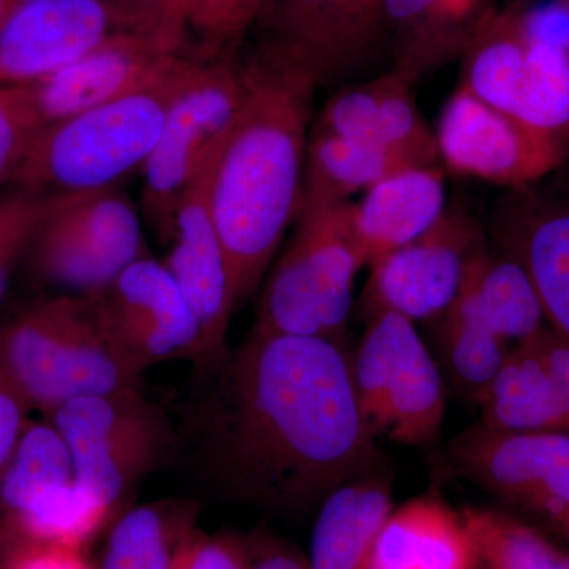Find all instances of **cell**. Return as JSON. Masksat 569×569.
<instances>
[{"mask_svg": "<svg viewBox=\"0 0 569 569\" xmlns=\"http://www.w3.org/2000/svg\"><path fill=\"white\" fill-rule=\"evenodd\" d=\"M415 78L395 69L355 88L343 89L321 110L316 129L402 153L419 164H436V132L415 100Z\"/></svg>", "mask_w": 569, "mask_h": 569, "instance_id": "20", "label": "cell"}, {"mask_svg": "<svg viewBox=\"0 0 569 569\" xmlns=\"http://www.w3.org/2000/svg\"><path fill=\"white\" fill-rule=\"evenodd\" d=\"M74 481L69 447L50 419L31 421L0 475V519L32 503L36 498Z\"/></svg>", "mask_w": 569, "mask_h": 569, "instance_id": "30", "label": "cell"}, {"mask_svg": "<svg viewBox=\"0 0 569 569\" xmlns=\"http://www.w3.org/2000/svg\"><path fill=\"white\" fill-rule=\"evenodd\" d=\"M119 32L133 33L182 50L189 0H103Z\"/></svg>", "mask_w": 569, "mask_h": 569, "instance_id": "34", "label": "cell"}, {"mask_svg": "<svg viewBox=\"0 0 569 569\" xmlns=\"http://www.w3.org/2000/svg\"><path fill=\"white\" fill-rule=\"evenodd\" d=\"M249 541L252 553L250 569H310L307 556L283 539L253 533Z\"/></svg>", "mask_w": 569, "mask_h": 569, "instance_id": "41", "label": "cell"}, {"mask_svg": "<svg viewBox=\"0 0 569 569\" xmlns=\"http://www.w3.org/2000/svg\"><path fill=\"white\" fill-rule=\"evenodd\" d=\"M244 66V103L217 149L209 183L236 309L260 287L295 222L318 89L261 44Z\"/></svg>", "mask_w": 569, "mask_h": 569, "instance_id": "2", "label": "cell"}, {"mask_svg": "<svg viewBox=\"0 0 569 569\" xmlns=\"http://www.w3.org/2000/svg\"><path fill=\"white\" fill-rule=\"evenodd\" d=\"M458 473L559 529L569 518V432L470 427L449 445Z\"/></svg>", "mask_w": 569, "mask_h": 569, "instance_id": "14", "label": "cell"}, {"mask_svg": "<svg viewBox=\"0 0 569 569\" xmlns=\"http://www.w3.org/2000/svg\"><path fill=\"white\" fill-rule=\"evenodd\" d=\"M216 153L183 194L176 212L171 249L163 261L203 332L204 355L198 365L227 350L228 328L236 310L227 257L209 206Z\"/></svg>", "mask_w": 569, "mask_h": 569, "instance_id": "18", "label": "cell"}, {"mask_svg": "<svg viewBox=\"0 0 569 569\" xmlns=\"http://www.w3.org/2000/svg\"><path fill=\"white\" fill-rule=\"evenodd\" d=\"M447 211L443 171L437 163L403 168L381 179L353 204L356 238L366 263L415 241Z\"/></svg>", "mask_w": 569, "mask_h": 569, "instance_id": "21", "label": "cell"}, {"mask_svg": "<svg viewBox=\"0 0 569 569\" xmlns=\"http://www.w3.org/2000/svg\"><path fill=\"white\" fill-rule=\"evenodd\" d=\"M192 56L159 41L118 32L50 77L29 82L43 126L126 99L170 80Z\"/></svg>", "mask_w": 569, "mask_h": 569, "instance_id": "16", "label": "cell"}, {"mask_svg": "<svg viewBox=\"0 0 569 569\" xmlns=\"http://www.w3.org/2000/svg\"><path fill=\"white\" fill-rule=\"evenodd\" d=\"M118 516L102 498L71 481L0 519V539H28L88 552L89 546L110 529Z\"/></svg>", "mask_w": 569, "mask_h": 569, "instance_id": "29", "label": "cell"}, {"mask_svg": "<svg viewBox=\"0 0 569 569\" xmlns=\"http://www.w3.org/2000/svg\"><path fill=\"white\" fill-rule=\"evenodd\" d=\"M197 56L156 88L44 126L10 186L41 197L92 192L142 168Z\"/></svg>", "mask_w": 569, "mask_h": 569, "instance_id": "4", "label": "cell"}, {"mask_svg": "<svg viewBox=\"0 0 569 569\" xmlns=\"http://www.w3.org/2000/svg\"><path fill=\"white\" fill-rule=\"evenodd\" d=\"M44 418L69 447L74 481L119 515L176 443L170 419L141 389L80 397Z\"/></svg>", "mask_w": 569, "mask_h": 569, "instance_id": "7", "label": "cell"}, {"mask_svg": "<svg viewBox=\"0 0 569 569\" xmlns=\"http://www.w3.org/2000/svg\"><path fill=\"white\" fill-rule=\"evenodd\" d=\"M43 127L28 86H0V186L10 183Z\"/></svg>", "mask_w": 569, "mask_h": 569, "instance_id": "35", "label": "cell"}, {"mask_svg": "<svg viewBox=\"0 0 569 569\" xmlns=\"http://www.w3.org/2000/svg\"><path fill=\"white\" fill-rule=\"evenodd\" d=\"M47 204L48 197L28 190L13 189L0 197V301L14 264L28 252Z\"/></svg>", "mask_w": 569, "mask_h": 569, "instance_id": "36", "label": "cell"}, {"mask_svg": "<svg viewBox=\"0 0 569 569\" xmlns=\"http://www.w3.org/2000/svg\"><path fill=\"white\" fill-rule=\"evenodd\" d=\"M266 13L261 47L318 88L359 69L387 37L383 0H272Z\"/></svg>", "mask_w": 569, "mask_h": 569, "instance_id": "15", "label": "cell"}, {"mask_svg": "<svg viewBox=\"0 0 569 569\" xmlns=\"http://www.w3.org/2000/svg\"><path fill=\"white\" fill-rule=\"evenodd\" d=\"M190 569H250L249 537L236 533H206L197 529L183 546Z\"/></svg>", "mask_w": 569, "mask_h": 569, "instance_id": "38", "label": "cell"}, {"mask_svg": "<svg viewBox=\"0 0 569 569\" xmlns=\"http://www.w3.org/2000/svg\"><path fill=\"white\" fill-rule=\"evenodd\" d=\"M187 410L204 473L257 507L302 511L377 460L342 340L252 329L194 366Z\"/></svg>", "mask_w": 569, "mask_h": 569, "instance_id": "1", "label": "cell"}, {"mask_svg": "<svg viewBox=\"0 0 569 569\" xmlns=\"http://www.w3.org/2000/svg\"><path fill=\"white\" fill-rule=\"evenodd\" d=\"M366 264L353 203L301 217L264 284L253 329L342 340L356 276Z\"/></svg>", "mask_w": 569, "mask_h": 569, "instance_id": "5", "label": "cell"}, {"mask_svg": "<svg viewBox=\"0 0 569 569\" xmlns=\"http://www.w3.org/2000/svg\"><path fill=\"white\" fill-rule=\"evenodd\" d=\"M189 541V539H187ZM186 546V545H183ZM183 546L182 549L179 550L178 557H176L173 568L171 569H190L189 563H187L186 553H183Z\"/></svg>", "mask_w": 569, "mask_h": 569, "instance_id": "43", "label": "cell"}, {"mask_svg": "<svg viewBox=\"0 0 569 569\" xmlns=\"http://www.w3.org/2000/svg\"><path fill=\"white\" fill-rule=\"evenodd\" d=\"M533 339L552 380L569 432V342L550 331L548 326Z\"/></svg>", "mask_w": 569, "mask_h": 569, "instance_id": "40", "label": "cell"}, {"mask_svg": "<svg viewBox=\"0 0 569 569\" xmlns=\"http://www.w3.org/2000/svg\"><path fill=\"white\" fill-rule=\"evenodd\" d=\"M462 512L437 497H418L388 516L372 569H470Z\"/></svg>", "mask_w": 569, "mask_h": 569, "instance_id": "24", "label": "cell"}, {"mask_svg": "<svg viewBox=\"0 0 569 569\" xmlns=\"http://www.w3.org/2000/svg\"><path fill=\"white\" fill-rule=\"evenodd\" d=\"M451 307L485 325L509 346L526 342L546 328L541 302L522 266L486 244L471 258Z\"/></svg>", "mask_w": 569, "mask_h": 569, "instance_id": "23", "label": "cell"}, {"mask_svg": "<svg viewBox=\"0 0 569 569\" xmlns=\"http://www.w3.org/2000/svg\"><path fill=\"white\" fill-rule=\"evenodd\" d=\"M272 0H189L187 31L201 41V54L233 52L247 31L263 18Z\"/></svg>", "mask_w": 569, "mask_h": 569, "instance_id": "33", "label": "cell"}, {"mask_svg": "<svg viewBox=\"0 0 569 569\" xmlns=\"http://www.w3.org/2000/svg\"><path fill=\"white\" fill-rule=\"evenodd\" d=\"M246 89L244 61L233 52H198L168 108L159 141L142 164L141 193L142 212L167 244L183 194L233 127Z\"/></svg>", "mask_w": 569, "mask_h": 569, "instance_id": "6", "label": "cell"}, {"mask_svg": "<svg viewBox=\"0 0 569 569\" xmlns=\"http://www.w3.org/2000/svg\"><path fill=\"white\" fill-rule=\"evenodd\" d=\"M200 505L170 498L127 508L108 529L99 569H171L198 529Z\"/></svg>", "mask_w": 569, "mask_h": 569, "instance_id": "28", "label": "cell"}, {"mask_svg": "<svg viewBox=\"0 0 569 569\" xmlns=\"http://www.w3.org/2000/svg\"><path fill=\"white\" fill-rule=\"evenodd\" d=\"M467 213L447 211L429 231L370 264L362 313H396L413 321L440 320L455 305L475 253L485 246Z\"/></svg>", "mask_w": 569, "mask_h": 569, "instance_id": "13", "label": "cell"}, {"mask_svg": "<svg viewBox=\"0 0 569 569\" xmlns=\"http://www.w3.org/2000/svg\"><path fill=\"white\" fill-rule=\"evenodd\" d=\"M18 3L28 2V0H17Z\"/></svg>", "mask_w": 569, "mask_h": 569, "instance_id": "46", "label": "cell"}, {"mask_svg": "<svg viewBox=\"0 0 569 569\" xmlns=\"http://www.w3.org/2000/svg\"><path fill=\"white\" fill-rule=\"evenodd\" d=\"M0 569H99L86 550L28 541L0 539Z\"/></svg>", "mask_w": 569, "mask_h": 569, "instance_id": "37", "label": "cell"}, {"mask_svg": "<svg viewBox=\"0 0 569 569\" xmlns=\"http://www.w3.org/2000/svg\"><path fill=\"white\" fill-rule=\"evenodd\" d=\"M462 519L470 541V569H560L567 559L568 552L515 516L467 508Z\"/></svg>", "mask_w": 569, "mask_h": 569, "instance_id": "31", "label": "cell"}, {"mask_svg": "<svg viewBox=\"0 0 569 569\" xmlns=\"http://www.w3.org/2000/svg\"><path fill=\"white\" fill-rule=\"evenodd\" d=\"M433 132L438 160L449 173L512 190L541 181L569 156L567 141L498 110L462 84L445 102Z\"/></svg>", "mask_w": 569, "mask_h": 569, "instance_id": "11", "label": "cell"}, {"mask_svg": "<svg viewBox=\"0 0 569 569\" xmlns=\"http://www.w3.org/2000/svg\"><path fill=\"white\" fill-rule=\"evenodd\" d=\"M557 531H559L561 537L567 539V541L569 542V518L567 520H565L563 523H561V526L559 527V529H557Z\"/></svg>", "mask_w": 569, "mask_h": 569, "instance_id": "44", "label": "cell"}, {"mask_svg": "<svg viewBox=\"0 0 569 569\" xmlns=\"http://www.w3.org/2000/svg\"><path fill=\"white\" fill-rule=\"evenodd\" d=\"M485 0H383L387 36L397 50L396 69L419 71L466 50L486 14Z\"/></svg>", "mask_w": 569, "mask_h": 569, "instance_id": "27", "label": "cell"}, {"mask_svg": "<svg viewBox=\"0 0 569 569\" xmlns=\"http://www.w3.org/2000/svg\"><path fill=\"white\" fill-rule=\"evenodd\" d=\"M463 51V88L569 144L568 50L530 39L522 11H503L486 14Z\"/></svg>", "mask_w": 569, "mask_h": 569, "instance_id": "10", "label": "cell"}, {"mask_svg": "<svg viewBox=\"0 0 569 569\" xmlns=\"http://www.w3.org/2000/svg\"><path fill=\"white\" fill-rule=\"evenodd\" d=\"M103 0H28L0 29V86L29 84L118 33Z\"/></svg>", "mask_w": 569, "mask_h": 569, "instance_id": "17", "label": "cell"}, {"mask_svg": "<svg viewBox=\"0 0 569 569\" xmlns=\"http://www.w3.org/2000/svg\"><path fill=\"white\" fill-rule=\"evenodd\" d=\"M391 479L370 470L321 501L307 563L310 569H372L380 531L391 515Z\"/></svg>", "mask_w": 569, "mask_h": 569, "instance_id": "22", "label": "cell"}, {"mask_svg": "<svg viewBox=\"0 0 569 569\" xmlns=\"http://www.w3.org/2000/svg\"><path fill=\"white\" fill-rule=\"evenodd\" d=\"M515 192L497 217L498 249L522 266L546 326L569 342V198Z\"/></svg>", "mask_w": 569, "mask_h": 569, "instance_id": "19", "label": "cell"}, {"mask_svg": "<svg viewBox=\"0 0 569 569\" xmlns=\"http://www.w3.org/2000/svg\"><path fill=\"white\" fill-rule=\"evenodd\" d=\"M560 569H569V553L567 556V559L563 560V563H561Z\"/></svg>", "mask_w": 569, "mask_h": 569, "instance_id": "45", "label": "cell"}, {"mask_svg": "<svg viewBox=\"0 0 569 569\" xmlns=\"http://www.w3.org/2000/svg\"><path fill=\"white\" fill-rule=\"evenodd\" d=\"M359 411L373 436L427 447L440 436L447 392L436 359L413 321L377 313L351 355Z\"/></svg>", "mask_w": 569, "mask_h": 569, "instance_id": "9", "label": "cell"}, {"mask_svg": "<svg viewBox=\"0 0 569 569\" xmlns=\"http://www.w3.org/2000/svg\"><path fill=\"white\" fill-rule=\"evenodd\" d=\"M103 325L130 365L146 370L203 359V332L163 261L144 254L92 295Z\"/></svg>", "mask_w": 569, "mask_h": 569, "instance_id": "12", "label": "cell"}, {"mask_svg": "<svg viewBox=\"0 0 569 569\" xmlns=\"http://www.w3.org/2000/svg\"><path fill=\"white\" fill-rule=\"evenodd\" d=\"M32 408L0 369V475L31 421Z\"/></svg>", "mask_w": 569, "mask_h": 569, "instance_id": "39", "label": "cell"}, {"mask_svg": "<svg viewBox=\"0 0 569 569\" xmlns=\"http://www.w3.org/2000/svg\"><path fill=\"white\" fill-rule=\"evenodd\" d=\"M417 162L402 153L362 144L312 127L302 164L295 222L309 213L350 203L381 179Z\"/></svg>", "mask_w": 569, "mask_h": 569, "instance_id": "25", "label": "cell"}, {"mask_svg": "<svg viewBox=\"0 0 569 569\" xmlns=\"http://www.w3.org/2000/svg\"><path fill=\"white\" fill-rule=\"evenodd\" d=\"M438 343L449 377L471 399L488 387L512 348L455 307L440 318Z\"/></svg>", "mask_w": 569, "mask_h": 569, "instance_id": "32", "label": "cell"}, {"mask_svg": "<svg viewBox=\"0 0 569 569\" xmlns=\"http://www.w3.org/2000/svg\"><path fill=\"white\" fill-rule=\"evenodd\" d=\"M0 369L43 417L80 397L142 385L92 296H48L2 321Z\"/></svg>", "mask_w": 569, "mask_h": 569, "instance_id": "3", "label": "cell"}, {"mask_svg": "<svg viewBox=\"0 0 569 569\" xmlns=\"http://www.w3.org/2000/svg\"><path fill=\"white\" fill-rule=\"evenodd\" d=\"M18 6L20 3L17 0H0V29H2V26L6 24V21L9 20L10 14L13 13Z\"/></svg>", "mask_w": 569, "mask_h": 569, "instance_id": "42", "label": "cell"}, {"mask_svg": "<svg viewBox=\"0 0 569 569\" xmlns=\"http://www.w3.org/2000/svg\"><path fill=\"white\" fill-rule=\"evenodd\" d=\"M533 337L509 350L496 377L475 399L482 426L505 432H568Z\"/></svg>", "mask_w": 569, "mask_h": 569, "instance_id": "26", "label": "cell"}, {"mask_svg": "<svg viewBox=\"0 0 569 569\" xmlns=\"http://www.w3.org/2000/svg\"><path fill=\"white\" fill-rule=\"evenodd\" d=\"M28 252L59 295L92 296L144 257L140 213L118 187L48 197Z\"/></svg>", "mask_w": 569, "mask_h": 569, "instance_id": "8", "label": "cell"}]
</instances>
